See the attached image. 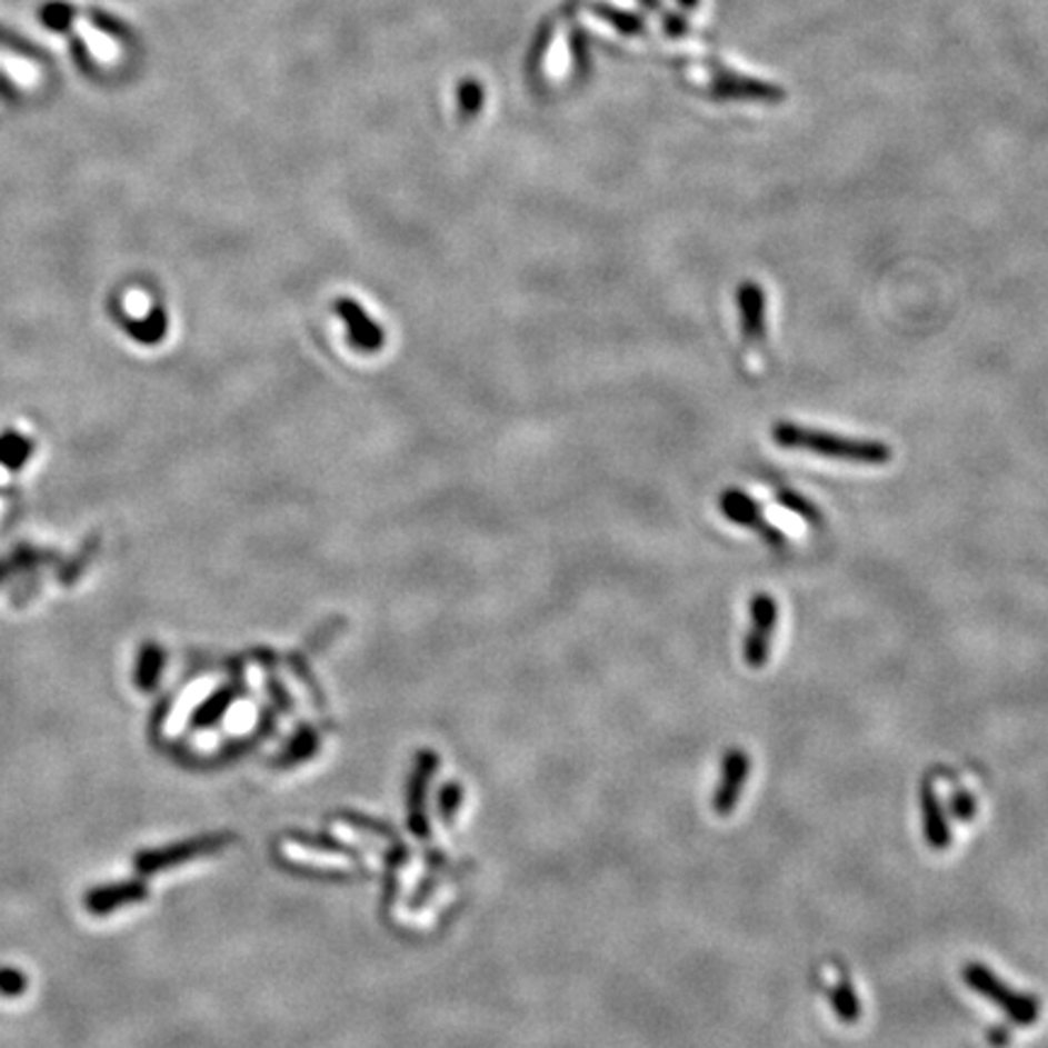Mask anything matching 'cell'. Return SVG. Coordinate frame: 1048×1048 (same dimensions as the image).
<instances>
[{"label": "cell", "mask_w": 1048, "mask_h": 1048, "mask_svg": "<svg viewBox=\"0 0 1048 1048\" xmlns=\"http://www.w3.org/2000/svg\"><path fill=\"white\" fill-rule=\"evenodd\" d=\"M772 440L781 449H791V452H808L822 459L850 463H869V467H884V463L894 459V449L881 440H861V437L822 432L796 426V422H775Z\"/></svg>", "instance_id": "1"}, {"label": "cell", "mask_w": 1048, "mask_h": 1048, "mask_svg": "<svg viewBox=\"0 0 1048 1048\" xmlns=\"http://www.w3.org/2000/svg\"><path fill=\"white\" fill-rule=\"evenodd\" d=\"M961 978L966 980V986L976 990L978 995H984L986 1000L995 1002L1000 1010L1010 1017L1015 1025H1034L1041 1015V1002L1037 995L1029 992H1019L1012 986H1007L1005 980L995 976L988 966L971 961L961 968Z\"/></svg>", "instance_id": "2"}, {"label": "cell", "mask_w": 1048, "mask_h": 1048, "mask_svg": "<svg viewBox=\"0 0 1048 1048\" xmlns=\"http://www.w3.org/2000/svg\"><path fill=\"white\" fill-rule=\"evenodd\" d=\"M779 621V605L769 592H755L750 600V629L742 643V658L750 668L760 670L767 666L769 646Z\"/></svg>", "instance_id": "3"}, {"label": "cell", "mask_w": 1048, "mask_h": 1048, "mask_svg": "<svg viewBox=\"0 0 1048 1048\" xmlns=\"http://www.w3.org/2000/svg\"><path fill=\"white\" fill-rule=\"evenodd\" d=\"M719 508L728 522L750 529L769 549H787V537L781 535L775 525H769L760 502L752 500L748 493H742L738 488H728L719 498Z\"/></svg>", "instance_id": "4"}, {"label": "cell", "mask_w": 1048, "mask_h": 1048, "mask_svg": "<svg viewBox=\"0 0 1048 1048\" xmlns=\"http://www.w3.org/2000/svg\"><path fill=\"white\" fill-rule=\"evenodd\" d=\"M229 845H231V835H204V838L168 845V847H163V850L141 852L134 859V867H137L139 874H156V871H163L168 867L184 865V861H190V859L214 855V852L223 850V847H229Z\"/></svg>", "instance_id": "5"}, {"label": "cell", "mask_w": 1048, "mask_h": 1048, "mask_svg": "<svg viewBox=\"0 0 1048 1048\" xmlns=\"http://www.w3.org/2000/svg\"><path fill=\"white\" fill-rule=\"evenodd\" d=\"M750 777V755L742 748H731L723 755V765H721V779L713 789V799L711 806L719 816H731L733 808L738 806L742 789L748 785Z\"/></svg>", "instance_id": "6"}, {"label": "cell", "mask_w": 1048, "mask_h": 1048, "mask_svg": "<svg viewBox=\"0 0 1048 1048\" xmlns=\"http://www.w3.org/2000/svg\"><path fill=\"white\" fill-rule=\"evenodd\" d=\"M736 303L740 313V333L748 345L765 342L767 338V297L762 285L746 280L736 289Z\"/></svg>", "instance_id": "7"}, {"label": "cell", "mask_w": 1048, "mask_h": 1048, "mask_svg": "<svg viewBox=\"0 0 1048 1048\" xmlns=\"http://www.w3.org/2000/svg\"><path fill=\"white\" fill-rule=\"evenodd\" d=\"M920 811H922L925 842L930 845L932 850H947L954 840L949 818L945 814V806H941L939 794L930 777L922 779V785H920Z\"/></svg>", "instance_id": "8"}, {"label": "cell", "mask_w": 1048, "mask_h": 1048, "mask_svg": "<svg viewBox=\"0 0 1048 1048\" xmlns=\"http://www.w3.org/2000/svg\"><path fill=\"white\" fill-rule=\"evenodd\" d=\"M149 896V888L141 881H122L92 888L86 896V908L96 915H110L117 908H124L131 904H141Z\"/></svg>", "instance_id": "9"}, {"label": "cell", "mask_w": 1048, "mask_h": 1048, "mask_svg": "<svg viewBox=\"0 0 1048 1048\" xmlns=\"http://www.w3.org/2000/svg\"><path fill=\"white\" fill-rule=\"evenodd\" d=\"M828 998L835 1015L842 1021V1025H855L861 1017V1002L855 986L850 984V978L840 974V978L835 980L832 986H828Z\"/></svg>", "instance_id": "10"}, {"label": "cell", "mask_w": 1048, "mask_h": 1048, "mask_svg": "<svg viewBox=\"0 0 1048 1048\" xmlns=\"http://www.w3.org/2000/svg\"><path fill=\"white\" fill-rule=\"evenodd\" d=\"M432 769H435V755L422 752L418 758L413 785H410V806H413V828H416V832L426 830V826H422V799H426V789L430 785Z\"/></svg>", "instance_id": "11"}, {"label": "cell", "mask_w": 1048, "mask_h": 1048, "mask_svg": "<svg viewBox=\"0 0 1048 1048\" xmlns=\"http://www.w3.org/2000/svg\"><path fill=\"white\" fill-rule=\"evenodd\" d=\"M775 498L779 500V506H785L789 512L799 515L806 525H811V527H822V525H826V515L820 512V508L816 506L814 500H808L806 496H801L799 490L777 488V490H775Z\"/></svg>", "instance_id": "12"}, {"label": "cell", "mask_w": 1048, "mask_h": 1048, "mask_svg": "<svg viewBox=\"0 0 1048 1048\" xmlns=\"http://www.w3.org/2000/svg\"><path fill=\"white\" fill-rule=\"evenodd\" d=\"M161 668H163V653L158 651L156 646H146L141 658H139L137 685L149 692V689H153L158 685V678H161Z\"/></svg>", "instance_id": "13"}, {"label": "cell", "mask_w": 1048, "mask_h": 1048, "mask_svg": "<svg viewBox=\"0 0 1048 1048\" xmlns=\"http://www.w3.org/2000/svg\"><path fill=\"white\" fill-rule=\"evenodd\" d=\"M30 455H32V442L24 440V437L12 435V432L0 437V463H6L8 469H20Z\"/></svg>", "instance_id": "14"}, {"label": "cell", "mask_w": 1048, "mask_h": 1048, "mask_svg": "<svg viewBox=\"0 0 1048 1048\" xmlns=\"http://www.w3.org/2000/svg\"><path fill=\"white\" fill-rule=\"evenodd\" d=\"M229 705H231V695H229V692H221V695H217V697H211V699L207 701V705L199 707V711L194 713L192 723L199 726V728H202V726H211L214 721H219V716H221L223 711H227Z\"/></svg>", "instance_id": "15"}, {"label": "cell", "mask_w": 1048, "mask_h": 1048, "mask_svg": "<svg viewBox=\"0 0 1048 1048\" xmlns=\"http://www.w3.org/2000/svg\"><path fill=\"white\" fill-rule=\"evenodd\" d=\"M951 814L957 816L961 822H971L976 818V799L971 791H966L964 787H957L951 794Z\"/></svg>", "instance_id": "16"}, {"label": "cell", "mask_w": 1048, "mask_h": 1048, "mask_svg": "<svg viewBox=\"0 0 1048 1048\" xmlns=\"http://www.w3.org/2000/svg\"><path fill=\"white\" fill-rule=\"evenodd\" d=\"M316 733L313 731H303L299 738H295V742H291L289 750L282 755L285 758V765L289 762H299L303 758H309V755L316 750Z\"/></svg>", "instance_id": "17"}, {"label": "cell", "mask_w": 1048, "mask_h": 1048, "mask_svg": "<svg viewBox=\"0 0 1048 1048\" xmlns=\"http://www.w3.org/2000/svg\"><path fill=\"white\" fill-rule=\"evenodd\" d=\"M24 988H28V978L18 968H0V992L8 995V998H16V995L24 992Z\"/></svg>", "instance_id": "18"}, {"label": "cell", "mask_w": 1048, "mask_h": 1048, "mask_svg": "<svg viewBox=\"0 0 1048 1048\" xmlns=\"http://www.w3.org/2000/svg\"><path fill=\"white\" fill-rule=\"evenodd\" d=\"M988 1039L995 1044V1046H1005L1007 1041L1012 1039V1034L1007 1027H995L990 1034H988Z\"/></svg>", "instance_id": "19"}]
</instances>
